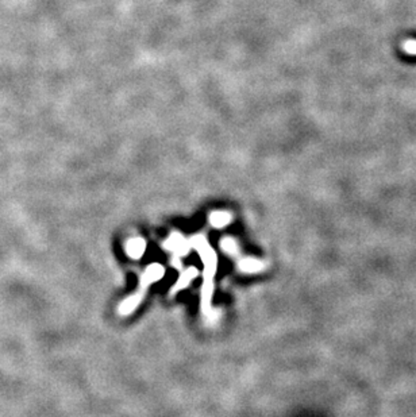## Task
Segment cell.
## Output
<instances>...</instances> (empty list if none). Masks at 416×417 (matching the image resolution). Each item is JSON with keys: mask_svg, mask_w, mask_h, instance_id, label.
Here are the masks:
<instances>
[{"mask_svg": "<svg viewBox=\"0 0 416 417\" xmlns=\"http://www.w3.org/2000/svg\"><path fill=\"white\" fill-rule=\"evenodd\" d=\"M208 220H209V224L214 228H225V227L230 226V223L232 221V215L227 211H214L208 216Z\"/></svg>", "mask_w": 416, "mask_h": 417, "instance_id": "cell-7", "label": "cell"}, {"mask_svg": "<svg viewBox=\"0 0 416 417\" xmlns=\"http://www.w3.org/2000/svg\"><path fill=\"white\" fill-rule=\"evenodd\" d=\"M403 50L410 54V56H416V40H407L403 44Z\"/></svg>", "mask_w": 416, "mask_h": 417, "instance_id": "cell-9", "label": "cell"}, {"mask_svg": "<svg viewBox=\"0 0 416 417\" xmlns=\"http://www.w3.org/2000/svg\"><path fill=\"white\" fill-rule=\"evenodd\" d=\"M197 276H199V270H197L195 266H189L188 269H185V270L181 273L179 280H177L175 285L172 286V289H170V296H175V294L179 293L180 290L185 289Z\"/></svg>", "mask_w": 416, "mask_h": 417, "instance_id": "cell-5", "label": "cell"}, {"mask_svg": "<svg viewBox=\"0 0 416 417\" xmlns=\"http://www.w3.org/2000/svg\"><path fill=\"white\" fill-rule=\"evenodd\" d=\"M165 276V267L161 263H150L146 266V269L139 277V284L134 293L130 294L129 297L119 304L118 313L120 316H129L134 313L135 309L141 305L147 293V287L158 282Z\"/></svg>", "mask_w": 416, "mask_h": 417, "instance_id": "cell-2", "label": "cell"}, {"mask_svg": "<svg viewBox=\"0 0 416 417\" xmlns=\"http://www.w3.org/2000/svg\"><path fill=\"white\" fill-rule=\"evenodd\" d=\"M219 246L223 253L227 254V255H230V257H232V258H236V260H238L239 257H242L241 247H239V244H238V242H236L235 238H232V237L222 238V239H220Z\"/></svg>", "mask_w": 416, "mask_h": 417, "instance_id": "cell-8", "label": "cell"}, {"mask_svg": "<svg viewBox=\"0 0 416 417\" xmlns=\"http://www.w3.org/2000/svg\"><path fill=\"white\" fill-rule=\"evenodd\" d=\"M189 246L196 250L200 255L203 263V284L200 292V309L203 316L214 322L216 319V310L212 308L214 296V278L218 270V255L214 247L209 244L208 239L203 234H197L189 239Z\"/></svg>", "mask_w": 416, "mask_h": 417, "instance_id": "cell-1", "label": "cell"}, {"mask_svg": "<svg viewBox=\"0 0 416 417\" xmlns=\"http://www.w3.org/2000/svg\"><path fill=\"white\" fill-rule=\"evenodd\" d=\"M236 267L241 273L245 274H255L266 269V263L264 261L257 260L253 257H239L236 260Z\"/></svg>", "mask_w": 416, "mask_h": 417, "instance_id": "cell-4", "label": "cell"}, {"mask_svg": "<svg viewBox=\"0 0 416 417\" xmlns=\"http://www.w3.org/2000/svg\"><path fill=\"white\" fill-rule=\"evenodd\" d=\"M124 250L129 255L130 258L133 260H139L142 255L146 251V242L145 239H142L139 237H135L129 239L126 242V246H124Z\"/></svg>", "mask_w": 416, "mask_h": 417, "instance_id": "cell-6", "label": "cell"}, {"mask_svg": "<svg viewBox=\"0 0 416 417\" xmlns=\"http://www.w3.org/2000/svg\"><path fill=\"white\" fill-rule=\"evenodd\" d=\"M162 248L169 251L175 258H181L188 254L191 246H189V241H186L180 232L173 231L162 243Z\"/></svg>", "mask_w": 416, "mask_h": 417, "instance_id": "cell-3", "label": "cell"}]
</instances>
